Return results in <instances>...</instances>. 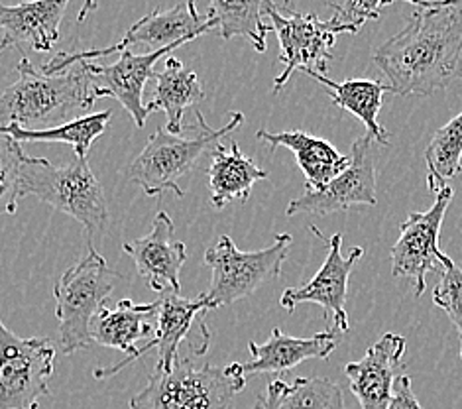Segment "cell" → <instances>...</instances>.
I'll use <instances>...</instances> for the list:
<instances>
[{
	"label": "cell",
	"mask_w": 462,
	"mask_h": 409,
	"mask_svg": "<svg viewBox=\"0 0 462 409\" xmlns=\"http://www.w3.org/2000/svg\"><path fill=\"white\" fill-rule=\"evenodd\" d=\"M415 6L407 26L374 53L390 93L429 97L462 81V0H403Z\"/></svg>",
	"instance_id": "obj_1"
},
{
	"label": "cell",
	"mask_w": 462,
	"mask_h": 409,
	"mask_svg": "<svg viewBox=\"0 0 462 409\" xmlns=\"http://www.w3.org/2000/svg\"><path fill=\"white\" fill-rule=\"evenodd\" d=\"M18 79L0 93V125L46 130L85 116L98 101L89 63L46 75L28 60L18 63Z\"/></svg>",
	"instance_id": "obj_2"
},
{
	"label": "cell",
	"mask_w": 462,
	"mask_h": 409,
	"mask_svg": "<svg viewBox=\"0 0 462 409\" xmlns=\"http://www.w3.org/2000/svg\"><path fill=\"white\" fill-rule=\"evenodd\" d=\"M20 195H34L56 211L75 218L85 228L89 242L101 237L111 220L103 185L87 158L56 165L26 153L20 168Z\"/></svg>",
	"instance_id": "obj_3"
},
{
	"label": "cell",
	"mask_w": 462,
	"mask_h": 409,
	"mask_svg": "<svg viewBox=\"0 0 462 409\" xmlns=\"http://www.w3.org/2000/svg\"><path fill=\"white\" fill-rule=\"evenodd\" d=\"M245 388L240 362L218 368L178 357L170 370L153 368L146 388L130 400V409H230Z\"/></svg>",
	"instance_id": "obj_4"
},
{
	"label": "cell",
	"mask_w": 462,
	"mask_h": 409,
	"mask_svg": "<svg viewBox=\"0 0 462 409\" xmlns=\"http://www.w3.org/2000/svg\"><path fill=\"white\" fill-rule=\"evenodd\" d=\"M197 123H199L201 130L197 138L171 135L168 128H158L153 132L144 150L130 163L126 172L128 180L140 185L142 191L150 197H158L166 191L183 197L185 193L180 187V180L197 168V163L208 148H215L226 135L245 123V115L235 110L221 130H213L197 110Z\"/></svg>",
	"instance_id": "obj_5"
},
{
	"label": "cell",
	"mask_w": 462,
	"mask_h": 409,
	"mask_svg": "<svg viewBox=\"0 0 462 409\" xmlns=\"http://www.w3.org/2000/svg\"><path fill=\"white\" fill-rule=\"evenodd\" d=\"M120 280H123L120 274L108 266L95 248L79 264L61 274L60 282L53 287V297H56L63 355H73L93 345V319Z\"/></svg>",
	"instance_id": "obj_6"
},
{
	"label": "cell",
	"mask_w": 462,
	"mask_h": 409,
	"mask_svg": "<svg viewBox=\"0 0 462 409\" xmlns=\"http://www.w3.org/2000/svg\"><path fill=\"white\" fill-rule=\"evenodd\" d=\"M293 237L283 232L273 245L254 252H242L230 237H221L215 246L205 252V264L213 272L207 302L211 309L246 300L263 284L280 278L288 260Z\"/></svg>",
	"instance_id": "obj_7"
},
{
	"label": "cell",
	"mask_w": 462,
	"mask_h": 409,
	"mask_svg": "<svg viewBox=\"0 0 462 409\" xmlns=\"http://www.w3.org/2000/svg\"><path fill=\"white\" fill-rule=\"evenodd\" d=\"M266 16L280 40V61L283 63V71L273 81V93H280L295 71L325 75L333 60L337 36L348 34L335 18L321 20L313 13H295L288 3L278 8L272 0Z\"/></svg>",
	"instance_id": "obj_8"
},
{
	"label": "cell",
	"mask_w": 462,
	"mask_h": 409,
	"mask_svg": "<svg viewBox=\"0 0 462 409\" xmlns=\"http://www.w3.org/2000/svg\"><path fill=\"white\" fill-rule=\"evenodd\" d=\"M56 345L46 337L22 339L0 319V409H38L48 395Z\"/></svg>",
	"instance_id": "obj_9"
},
{
	"label": "cell",
	"mask_w": 462,
	"mask_h": 409,
	"mask_svg": "<svg viewBox=\"0 0 462 409\" xmlns=\"http://www.w3.org/2000/svg\"><path fill=\"white\" fill-rule=\"evenodd\" d=\"M215 28H217L215 20L191 16L187 5H178L168 10L156 8L152 10L150 14L142 16L138 22H134V24L128 28L125 38L118 43H115V46L103 48V50L58 53L56 58H51L40 70L46 75L61 73L65 70L73 68L75 63L95 61L98 58H105V55L130 50L132 46H148L152 51L175 46V43L185 46L187 42H191L203 34H208V32H215Z\"/></svg>",
	"instance_id": "obj_10"
},
{
	"label": "cell",
	"mask_w": 462,
	"mask_h": 409,
	"mask_svg": "<svg viewBox=\"0 0 462 409\" xmlns=\"http://www.w3.org/2000/svg\"><path fill=\"white\" fill-rule=\"evenodd\" d=\"M453 195V187L445 185L429 211L407 215L400 225V238L392 248V274L410 280L415 297L423 295L429 272L443 274L445 252L439 248V235Z\"/></svg>",
	"instance_id": "obj_11"
},
{
	"label": "cell",
	"mask_w": 462,
	"mask_h": 409,
	"mask_svg": "<svg viewBox=\"0 0 462 409\" xmlns=\"http://www.w3.org/2000/svg\"><path fill=\"white\" fill-rule=\"evenodd\" d=\"M376 197V163H374L372 136L365 135L352 142L350 165L319 191H305L285 209V215H333L356 205L374 207Z\"/></svg>",
	"instance_id": "obj_12"
},
{
	"label": "cell",
	"mask_w": 462,
	"mask_h": 409,
	"mask_svg": "<svg viewBox=\"0 0 462 409\" xmlns=\"http://www.w3.org/2000/svg\"><path fill=\"white\" fill-rule=\"evenodd\" d=\"M311 230L328 245L327 258L311 282H307L305 285L300 287H288V290L282 293L280 303L283 309H288L290 313L295 311V307L300 303L321 305L325 315L333 319V325L338 333H348V278L352 274V268H355V264L362 258L365 250L360 246H355L345 258L343 254H340V248H343V235H340V232H337V235L327 240L323 232L317 227H311Z\"/></svg>",
	"instance_id": "obj_13"
},
{
	"label": "cell",
	"mask_w": 462,
	"mask_h": 409,
	"mask_svg": "<svg viewBox=\"0 0 462 409\" xmlns=\"http://www.w3.org/2000/svg\"><path fill=\"white\" fill-rule=\"evenodd\" d=\"M207 311H211V307H208L205 293L195 297V300H189V297H181L180 293H175L171 290L163 292L158 313H156L158 325H156V330H153V339L146 342L144 347H138L134 355L125 357V360L116 362L115 367L95 370V378L97 380L113 378V376H116L120 370H125L130 362L148 355V352L153 349H158L156 368L170 370L173 367L175 358L180 357V345L185 340H189L191 329L195 323L199 325L205 323L203 315Z\"/></svg>",
	"instance_id": "obj_14"
},
{
	"label": "cell",
	"mask_w": 462,
	"mask_h": 409,
	"mask_svg": "<svg viewBox=\"0 0 462 409\" xmlns=\"http://www.w3.org/2000/svg\"><path fill=\"white\" fill-rule=\"evenodd\" d=\"M178 48H181V43L142 55L125 50L120 51L118 61L111 65H98L93 61H87L89 63V73L97 97L116 98V101L128 110L130 116L134 118V125L142 128L150 116L146 105H142V93H144L148 79H152L153 73H156L153 71V65H156L163 55H168Z\"/></svg>",
	"instance_id": "obj_15"
},
{
	"label": "cell",
	"mask_w": 462,
	"mask_h": 409,
	"mask_svg": "<svg viewBox=\"0 0 462 409\" xmlns=\"http://www.w3.org/2000/svg\"><path fill=\"white\" fill-rule=\"evenodd\" d=\"M175 227L166 211L153 218V227L146 237L125 242L123 250L136 264V270L153 292L180 293V272L187 262V248L183 242L173 240Z\"/></svg>",
	"instance_id": "obj_16"
},
{
	"label": "cell",
	"mask_w": 462,
	"mask_h": 409,
	"mask_svg": "<svg viewBox=\"0 0 462 409\" xmlns=\"http://www.w3.org/2000/svg\"><path fill=\"white\" fill-rule=\"evenodd\" d=\"M405 355V339L398 333L382 335L358 362L346 364L345 374L360 409H386L393 384L400 378Z\"/></svg>",
	"instance_id": "obj_17"
},
{
	"label": "cell",
	"mask_w": 462,
	"mask_h": 409,
	"mask_svg": "<svg viewBox=\"0 0 462 409\" xmlns=\"http://www.w3.org/2000/svg\"><path fill=\"white\" fill-rule=\"evenodd\" d=\"M71 0H28L8 6L0 3V53L28 48L50 51L60 40V26Z\"/></svg>",
	"instance_id": "obj_18"
},
{
	"label": "cell",
	"mask_w": 462,
	"mask_h": 409,
	"mask_svg": "<svg viewBox=\"0 0 462 409\" xmlns=\"http://www.w3.org/2000/svg\"><path fill=\"white\" fill-rule=\"evenodd\" d=\"M340 337L337 329L321 330L310 339H297L285 335L282 329H273L270 339L258 345L250 340V362L242 364L245 374H283L295 367H300L305 360H327L333 355V350L338 347Z\"/></svg>",
	"instance_id": "obj_19"
},
{
	"label": "cell",
	"mask_w": 462,
	"mask_h": 409,
	"mask_svg": "<svg viewBox=\"0 0 462 409\" xmlns=\"http://www.w3.org/2000/svg\"><path fill=\"white\" fill-rule=\"evenodd\" d=\"M256 138L268 144L272 150L283 146L295 153V160L305 175V191L323 190L350 165V156L340 153L331 142L301 130L276 132V135L258 130Z\"/></svg>",
	"instance_id": "obj_20"
},
{
	"label": "cell",
	"mask_w": 462,
	"mask_h": 409,
	"mask_svg": "<svg viewBox=\"0 0 462 409\" xmlns=\"http://www.w3.org/2000/svg\"><path fill=\"white\" fill-rule=\"evenodd\" d=\"M268 180V172L258 168L242 153L236 142L223 146L217 144L208 163V187L215 209H225L230 201H248L256 181Z\"/></svg>",
	"instance_id": "obj_21"
},
{
	"label": "cell",
	"mask_w": 462,
	"mask_h": 409,
	"mask_svg": "<svg viewBox=\"0 0 462 409\" xmlns=\"http://www.w3.org/2000/svg\"><path fill=\"white\" fill-rule=\"evenodd\" d=\"M160 302L134 303L132 300H120L116 307H101L91 323V337L97 345L123 350L126 357L134 355L136 342L152 335L156 325L148 323L156 317Z\"/></svg>",
	"instance_id": "obj_22"
},
{
	"label": "cell",
	"mask_w": 462,
	"mask_h": 409,
	"mask_svg": "<svg viewBox=\"0 0 462 409\" xmlns=\"http://www.w3.org/2000/svg\"><path fill=\"white\" fill-rule=\"evenodd\" d=\"M152 79H156V85H153V95L146 105L148 115L163 110L168 116L166 128L171 135H181L185 110L205 101V91L199 79L175 58H168L166 68L160 73H153Z\"/></svg>",
	"instance_id": "obj_23"
},
{
	"label": "cell",
	"mask_w": 462,
	"mask_h": 409,
	"mask_svg": "<svg viewBox=\"0 0 462 409\" xmlns=\"http://www.w3.org/2000/svg\"><path fill=\"white\" fill-rule=\"evenodd\" d=\"M317 83L325 85L331 95L333 105L346 110V113L355 115L362 120L366 126V135L372 136L378 144L386 146L390 135L386 128L380 126L378 115L383 103V93H390V85L383 81H370V79H345V81H333L327 75L321 73H307Z\"/></svg>",
	"instance_id": "obj_24"
},
{
	"label": "cell",
	"mask_w": 462,
	"mask_h": 409,
	"mask_svg": "<svg viewBox=\"0 0 462 409\" xmlns=\"http://www.w3.org/2000/svg\"><path fill=\"white\" fill-rule=\"evenodd\" d=\"M256 409H346L340 386L328 378L272 380Z\"/></svg>",
	"instance_id": "obj_25"
},
{
	"label": "cell",
	"mask_w": 462,
	"mask_h": 409,
	"mask_svg": "<svg viewBox=\"0 0 462 409\" xmlns=\"http://www.w3.org/2000/svg\"><path fill=\"white\" fill-rule=\"evenodd\" d=\"M272 0H211L205 18L215 20V32L223 40L246 38L258 53L266 51V38L272 30L263 22Z\"/></svg>",
	"instance_id": "obj_26"
},
{
	"label": "cell",
	"mask_w": 462,
	"mask_h": 409,
	"mask_svg": "<svg viewBox=\"0 0 462 409\" xmlns=\"http://www.w3.org/2000/svg\"><path fill=\"white\" fill-rule=\"evenodd\" d=\"M108 120H111V113L103 110V113L95 115H85L81 118L73 120V123L61 125L56 128H46V130H26L18 125H0V135H6L18 144L22 142H60V144H69L75 150L77 158H87L93 142L105 135L108 126Z\"/></svg>",
	"instance_id": "obj_27"
},
{
	"label": "cell",
	"mask_w": 462,
	"mask_h": 409,
	"mask_svg": "<svg viewBox=\"0 0 462 409\" xmlns=\"http://www.w3.org/2000/svg\"><path fill=\"white\" fill-rule=\"evenodd\" d=\"M427 187L435 195L462 172V110L439 128L425 150Z\"/></svg>",
	"instance_id": "obj_28"
},
{
	"label": "cell",
	"mask_w": 462,
	"mask_h": 409,
	"mask_svg": "<svg viewBox=\"0 0 462 409\" xmlns=\"http://www.w3.org/2000/svg\"><path fill=\"white\" fill-rule=\"evenodd\" d=\"M26 152L22 144L0 135V217L14 215L20 195V168Z\"/></svg>",
	"instance_id": "obj_29"
},
{
	"label": "cell",
	"mask_w": 462,
	"mask_h": 409,
	"mask_svg": "<svg viewBox=\"0 0 462 409\" xmlns=\"http://www.w3.org/2000/svg\"><path fill=\"white\" fill-rule=\"evenodd\" d=\"M443 274L441 282L433 290V303L441 307L458 330L460 340V358H462V268L443 254Z\"/></svg>",
	"instance_id": "obj_30"
},
{
	"label": "cell",
	"mask_w": 462,
	"mask_h": 409,
	"mask_svg": "<svg viewBox=\"0 0 462 409\" xmlns=\"http://www.w3.org/2000/svg\"><path fill=\"white\" fill-rule=\"evenodd\" d=\"M395 0H345V3H328L333 8V18L348 34H358V30L370 20H378L383 6H390Z\"/></svg>",
	"instance_id": "obj_31"
},
{
	"label": "cell",
	"mask_w": 462,
	"mask_h": 409,
	"mask_svg": "<svg viewBox=\"0 0 462 409\" xmlns=\"http://www.w3.org/2000/svg\"><path fill=\"white\" fill-rule=\"evenodd\" d=\"M386 409H425L413 394L410 376H400V378L395 380L392 400Z\"/></svg>",
	"instance_id": "obj_32"
},
{
	"label": "cell",
	"mask_w": 462,
	"mask_h": 409,
	"mask_svg": "<svg viewBox=\"0 0 462 409\" xmlns=\"http://www.w3.org/2000/svg\"><path fill=\"white\" fill-rule=\"evenodd\" d=\"M97 0H83V6L79 10V16H77V22H85L87 16H89L91 13H95L97 10Z\"/></svg>",
	"instance_id": "obj_33"
},
{
	"label": "cell",
	"mask_w": 462,
	"mask_h": 409,
	"mask_svg": "<svg viewBox=\"0 0 462 409\" xmlns=\"http://www.w3.org/2000/svg\"><path fill=\"white\" fill-rule=\"evenodd\" d=\"M185 5H187V8H189L191 16H195V18H201V16H199V13H197V0H185Z\"/></svg>",
	"instance_id": "obj_34"
}]
</instances>
